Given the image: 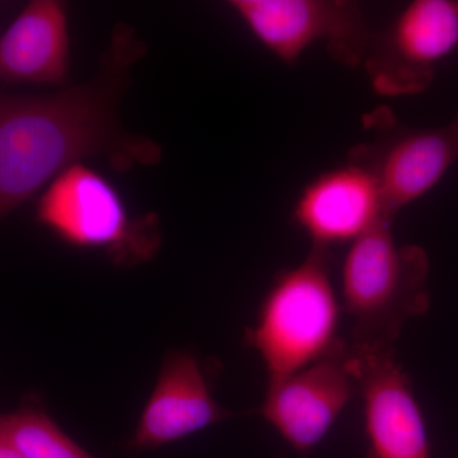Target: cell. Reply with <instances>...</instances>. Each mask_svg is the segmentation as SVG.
<instances>
[{
  "label": "cell",
  "mask_w": 458,
  "mask_h": 458,
  "mask_svg": "<svg viewBox=\"0 0 458 458\" xmlns=\"http://www.w3.org/2000/svg\"><path fill=\"white\" fill-rule=\"evenodd\" d=\"M457 47L458 2L415 0L373 32L361 66L378 95L415 96L432 84L434 66Z\"/></svg>",
  "instance_id": "52a82bcc"
},
{
  "label": "cell",
  "mask_w": 458,
  "mask_h": 458,
  "mask_svg": "<svg viewBox=\"0 0 458 458\" xmlns=\"http://www.w3.org/2000/svg\"><path fill=\"white\" fill-rule=\"evenodd\" d=\"M228 8L264 49L294 65L316 45L336 62L363 65L373 31L357 3L346 0H231Z\"/></svg>",
  "instance_id": "5b68a950"
},
{
  "label": "cell",
  "mask_w": 458,
  "mask_h": 458,
  "mask_svg": "<svg viewBox=\"0 0 458 458\" xmlns=\"http://www.w3.org/2000/svg\"><path fill=\"white\" fill-rule=\"evenodd\" d=\"M354 385L348 343L339 340L318 360L269 382L260 414L292 447L306 454L334 426Z\"/></svg>",
  "instance_id": "ba28073f"
},
{
  "label": "cell",
  "mask_w": 458,
  "mask_h": 458,
  "mask_svg": "<svg viewBox=\"0 0 458 458\" xmlns=\"http://www.w3.org/2000/svg\"><path fill=\"white\" fill-rule=\"evenodd\" d=\"M340 306L330 278L327 250L312 247L297 267L283 271L262 303L246 343L260 354L269 382L304 369L340 339Z\"/></svg>",
  "instance_id": "277c9868"
},
{
  "label": "cell",
  "mask_w": 458,
  "mask_h": 458,
  "mask_svg": "<svg viewBox=\"0 0 458 458\" xmlns=\"http://www.w3.org/2000/svg\"><path fill=\"white\" fill-rule=\"evenodd\" d=\"M36 219L75 249L106 256L117 267L152 261L162 245L155 213H132L106 174L82 162L66 168L38 195Z\"/></svg>",
  "instance_id": "3957f363"
},
{
  "label": "cell",
  "mask_w": 458,
  "mask_h": 458,
  "mask_svg": "<svg viewBox=\"0 0 458 458\" xmlns=\"http://www.w3.org/2000/svg\"><path fill=\"white\" fill-rule=\"evenodd\" d=\"M366 122L376 131L375 138L352 148L349 161L375 176L386 212L393 218L458 164V111L441 128H405L386 108L369 114Z\"/></svg>",
  "instance_id": "8992f818"
},
{
  "label": "cell",
  "mask_w": 458,
  "mask_h": 458,
  "mask_svg": "<svg viewBox=\"0 0 458 458\" xmlns=\"http://www.w3.org/2000/svg\"><path fill=\"white\" fill-rule=\"evenodd\" d=\"M349 352L376 457L430 458L423 415L394 351Z\"/></svg>",
  "instance_id": "30bf717a"
},
{
  "label": "cell",
  "mask_w": 458,
  "mask_h": 458,
  "mask_svg": "<svg viewBox=\"0 0 458 458\" xmlns=\"http://www.w3.org/2000/svg\"><path fill=\"white\" fill-rule=\"evenodd\" d=\"M0 458H22L3 436H0Z\"/></svg>",
  "instance_id": "5bb4252c"
},
{
  "label": "cell",
  "mask_w": 458,
  "mask_h": 458,
  "mask_svg": "<svg viewBox=\"0 0 458 458\" xmlns=\"http://www.w3.org/2000/svg\"><path fill=\"white\" fill-rule=\"evenodd\" d=\"M293 221L312 247L352 243L381 222L386 212L381 189L370 171L355 162L331 168L310 181L298 195Z\"/></svg>",
  "instance_id": "9c48e42d"
},
{
  "label": "cell",
  "mask_w": 458,
  "mask_h": 458,
  "mask_svg": "<svg viewBox=\"0 0 458 458\" xmlns=\"http://www.w3.org/2000/svg\"><path fill=\"white\" fill-rule=\"evenodd\" d=\"M68 5L33 0L0 36V81L64 84L71 73Z\"/></svg>",
  "instance_id": "7c38bea8"
},
{
  "label": "cell",
  "mask_w": 458,
  "mask_h": 458,
  "mask_svg": "<svg viewBox=\"0 0 458 458\" xmlns=\"http://www.w3.org/2000/svg\"><path fill=\"white\" fill-rule=\"evenodd\" d=\"M0 436L22 458H95L66 436L55 421L36 406L0 415Z\"/></svg>",
  "instance_id": "4fadbf2b"
},
{
  "label": "cell",
  "mask_w": 458,
  "mask_h": 458,
  "mask_svg": "<svg viewBox=\"0 0 458 458\" xmlns=\"http://www.w3.org/2000/svg\"><path fill=\"white\" fill-rule=\"evenodd\" d=\"M146 53L135 30L120 23L86 83L44 96L0 92V222L72 165L101 158L123 172L162 161L157 141L122 123L131 69Z\"/></svg>",
  "instance_id": "6da1fadb"
},
{
  "label": "cell",
  "mask_w": 458,
  "mask_h": 458,
  "mask_svg": "<svg viewBox=\"0 0 458 458\" xmlns=\"http://www.w3.org/2000/svg\"><path fill=\"white\" fill-rule=\"evenodd\" d=\"M429 269L421 247L397 245L393 221L379 223L351 243L342 286L352 351H394L403 325L429 309Z\"/></svg>",
  "instance_id": "7a4b0ae2"
},
{
  "label": "cell",
  "mask_w": 458,
  "mask_h": 458,
  "mask_svg": "<svg viewBox=\"0 0 458 458\" xmlns=\"http://www.w3.org/2000/svg\"><path fill=\"white\" fill-rule=\"evenodd\" d=\"M231 415L214 400L199 361L188 352H171L141 412L131 447L156 450Z\"/></svg>",
  "instance_id": "8fae6325"
}]
</instances>
